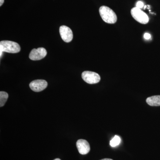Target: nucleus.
<instances>
[{
  "label": "nucleus",
  "mask_w": 160,
  "mask_h": 160,
  "mask_svg": "<svg viewBox=\"0 0 160 160\" xmlns=\"http://www.w3.org/2000/svg\"><path fill=\"white\" fill-rule=\"evenodd\" d=\"M99 13L105 22L114 24L117 21V16L114 12L107 6H101L99 9Z\"/></svg>",
  "instance_id": "obj_1"
},
{
  "label": "nucleus",
  "mask_w": 160,
  "mask_h": 160,
  "mask_svg": "<svg viewBox=\"0 0 160 160\" xmlns=\"http://www.w3.org/2000/svg\"><path fill=\"white\" fill-rule=\"evenodd\" d=\"M21 47L18 43L9 41H2L0 42V56L3 52L15 53L19 52Z\"/></svg>",
  "instance_id": "obj_2"
},
{
  "label": "nucleus",
  "mask_w": 160,
  "mask_h": 160,
  "mask_svg": "<svg viewBox=\"0 0 160 160\" xmlns=\"http://www.w3.org/2000/svg\"><path fill=\"white\" fill-rule=\"evenodd\" d=\"M131 13L132 18L138 22L142 24H146L149 22L148 15L139 8L136 7L132 8L131 10Z\"/></svg>",
  "instance_id": "obj_3"
},
{
  "label": "nucleus",
  "mask_w": 160,
  "mask_h": 160,
  "mask_svg": "<svg viewBox=\"0 0 160 160\" xmlns=\"http://www.w3.org/2000/svg\"><path fill=\"white\" fill-rule=\"evenodd\" d=\"M82 77L85 82L89 84H96L98 83L101 80L99 75L94 72H83L82 73Z\"/></svg>",
  "instance_id": "obj_4"
},
{
  "label": "nucleus",
  "mask_w": 160,
  "mask_h": 160,
  "mask_svg": "<svg viewBox=\"0 0 160 160\" xmlns=\"http://www.w3.org/2000/svg\"><path fill=\"white\" fill-rule=\"evenodd\" d=\"M47 55V51L44 48H39L37 49H33L32 50L29 58L32 61H38L44 58Z\"/></svg>",
  "instance_id": "obj_5"
},
{
  "label": "nucleus",
  "mask_w": 160,
  "mask_h": 160,
  "mask_svg": "<svg viewBox=\"0 0 160 160\" xmlns=\"http://www.w3.org/2000/svg\"><path fill=\"white\" fill-rule=\"evenodd\" d=\"M48 86L47 82L44 80H36L32 81L29 84V87L32 91L39 92L44 90Z\"/></svg>",
  "instance_id": "obj_6"
},
{
  "label": "nucleus",
  "mask_w": 160,
  "mask_h": 160,
  "mask_svg": "<svg viewBox=\"0 0 160 160\" xmlns=\"http://www.w3.org/2000/svg\"><path fill=\"white\" fill-rule=\"evenodd\" d=\"M60 36L63 41L66 42H69L73 38V33L69 27L62 26L60 27Z\"/></svg>",
  "instance_id": "obj_7"
},
{
  "label": "nucleus",
  "mask_w": 160,
  "mask_h": 160,
  "mask_svg": "<svg viewBox=\"0 0 160 160\" xmlns=\"http://www.w3.org/2000/svg\"><path fill=\"white\" fill-rule=\"evenodd\" d=\"M77 147L80 154L85 155L89 153L90 147L89 143L86 140L79 139L76 143Z\"/></svg>",
  "instance_id": "obj_8"
},
{
  "label": "nucleus",
  "mask_w": 160,
  "mask_h": 160,
  "mask_svg": "<svg viewBox=\"0 0 160 160\" xmlns=\"http://www.w3.org/2000/svg\"><path fill=\"white\" fill-rule=\"evenodd\" d=\"M146 102L150 106H160V95L153 96L148 98Z\"/></svg>",
  "instance_id": "obj_9"
},
{
  "label": "nucleus",
  "mask_w": 160,
  "mask_h": 160,
  "mask_svg": "<svg viewBox=\"0 0 160 160\" xmlns=\"http://www.w3.org/2000/svg\"><path fill=\"white\" fill-rule=\"evenodd\" d=\"M9 97V95L5 92L1 91L0 92V106L2 107L5 105L6 101Z\"/></svg>",
  "instance_id": "obj_10"
},
{
  "label": "nucleus",
  "mask_w": 160,
  "mask_h": 160,
  "mask_svg": "<svg viewBox=\"0 0 160 160\" xmlns=\"http://www.w3.org/2000/svg\"><path fill=\"white\" fill-rule=\"evenodd\" d=\"M121 142V138L118 136L115 135L110 141V145L111 147H114L118 146Z\"/></svg>",
  "instance_id": "obj_11"
},
{
  "label": "nucleus",
  "mask_w": 160,
  "mask_h": 160,
  "mask_svg": "<svg viewBox=\"0 0 160 160\" xmlns=\"http://www.w3.org/2000/svg\"><path fill=\"white\" fill-rule=\"evenodd\" d=\"M144 4L142 2V1H138L137 2L136 4V7L139 9H141L143 8L144 7Z\"/></svg>",
  "instance_id": "obj_12"
},
{
  "label": "nucleus",
  "mask_w": 160,
  "mask_h": 160,
  "mask_svg": "<svg viewBox=\"0 0 160 160\" xmlns=\"http://www.w3.org/2000/svg\"><path fill=\"white\" fill-rule=\"evenodd\" d=\"M151 35L149 33H145L144 34V38L146 40H149L151 38Z\"/></svg>",
  "instance_id": "obj_13"
},
{
  "label": "nucleus",
  "mask_w": 160,
  "mask_h": 160,
  "mask_svg": "<svg viewBox=\"0 0 160 160\" xmlns=\"http://www.w3.org/2000/svg\"><path fill=\"white\" fill-rule=\"evenodd\" d=\"M4 0H0V6H2L4 3Z\"/></svg>",
  "instance_id": "obj_14"
},
{
  "label": "nucleus",
  "mask_w": 160,
  "mask_h": 160,
  "mask_svg": "<svg viewBox=\"0 0 160 160\" xmlns=\"http://www.w3.org/2000/svg\"><path fill=\"white\" fill-rule=\"evenodd\" d=\"M101 160H113L112 159H109V158H105V159H102Z\"/></svg>",
  "instance_id": "obj_15"
},
{
  "label": "nucleus",
  "mask_w": 160,
  "mask_h": 160,
  "mask_svg": "<svg viewBox=\"0 0 160 160\" xmlns=\"http://www.w3.org/2000/svg\"><path fill=\"white\" fill-rule=\"evenodd\" d=\"M53 160H61L60 159H59V158H56V159H54Z\"/></svg>",
  "instance_id": "obj_16"
}]
</instances>
